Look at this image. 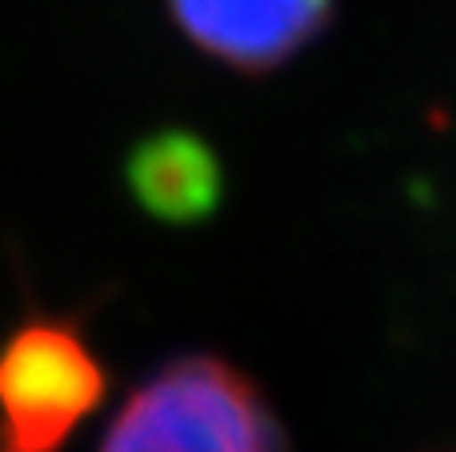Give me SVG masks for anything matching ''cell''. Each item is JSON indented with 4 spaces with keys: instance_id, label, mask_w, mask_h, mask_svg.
<instances>
[{
    "instance_id": "cell-3",
    "label": "cell",
    "mask_w": 456,
    "mask_h": 452,
    "mask_svg": "<svg viewBox=\"0 0 456 452\" xmlns=\"http://www.w3.org/2000/svg\"><path fill=\"white\" fill-rule=\"evenodd\" d=\"M197 52L236 72L281 69L324 32L332 0H165Z\"/></svg>"
},
{
    "instance_id": "cell-2",
    "label": "cell",
    "mask_w": 456,
    "mask_h": 452,
    "mask_svg": "<svg viewBox=\"0 0 456 452\" xmlns=\"http://www.w3.org/2000/svg\"><path fill=\"white\" fill-rule=\"evenodd\" d=\"M109 397V368L77 317L32 312L0 341V452H61Z\"/></svg>"
},
{
    "instance_id": "cell-4",
    "label": "cell",
    "mask_w": 456,
    "mask_h": 452,
    "mask_svg": "<svg viewBox=\"0 0 456 452\" xmlns=\"http://www.w3.org/2000/svg\"><path fill=\"white\" fill-rule=\"evenodd\" d=\"M133 200L149 216L189 224L221 205V160L200 136L168 128L133 149L125 165Z\"/></svg>"
},
{
    "instance_id": "cell-1",
    "label": "cell",
    "mask_w": 456,
    "mask_h": 452,
    "mask_svg": "<svg viewBox=\"0 0 456 452\" xmlns=\"http://www.w3.org/2000/svg\"><path fill=\"white\" fill-rule=\"evenodd\" d=\"M101 452H284V429L248 373L189 352L128 392Z\"/></svg>"
}]
</instances>
